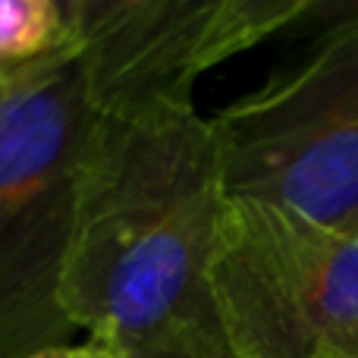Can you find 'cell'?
<instances>
[{"label":"cell","mask_w":358,"mask_h":358,"mask_svg":"<svg viewBox=\"0 0 358 358\" xmlns=\"http://www.w3.org/2000/svg\"><path fill=\"white\" fill-rule=\"evenodd\" d=\"M223 198L214 126L195 104L92 113L63 267L69 324L136 352L210 321L201 277Z\"/></svg>","instance_id":"cell-1"},{"label":"cell","mask_w":358,"mask_h":358,"mask_svg":"<svg viewBox=\"0 0 358 358\" xmlns=\"http://www.w3.org/2000/svg\"><path fill=\"white\" fill-rule=\"evenodd\" d=\"M88 126L76 50L0 94V358H29L79 334L63 308V267Z\"/></svg>","instance_id":"cell-2"},{"label":"cell","mask_w":358,"mask_h":358,"mask_svg":"<svg viewBox=\"0 0 358 358\" xmlns=\"http://www.w3.org/2000/svg\"><path fill=\"white\" fill-rule=\"evenodd\" d=\"M210 126L229 195L358 233V3H336L296 63Z\"/></svg>","instance_id":"cell-3"},{"label":"cell","mask_w":358,"mask_h":358,"mask_svg":"<svg viewBox=\"0 0 358 358\" xmlns=\"http://www.w3.org/2000/svg\"><path fill=\"white\" fill-rule=\"evenodd\" d=\"M201 296L223 358H324L358 327V233L227 192Z\"/></svg>","instance_id":"cell-4"},{"label":"cell","mask_w":358,"mask_h":358,"mask_svg":"<svg viewBox=\"0 0 358 358\" xmlns=\"http://www.w3.org/2000/svg\"><path fill=\"white\" fill-rule=\"evenodd\" d=\"M334 6L324 0H69L92 113L192 107L204 73Z\"/></svg>","instance_id":"cell-5"},{"label":"cell","mask_w":358,"mask_h":358,"mask_svg":"<svg viewBox=\"0 0 358 358\" xmlns=\"http://www.w3.org/2000/svg\"><path fill=\"white\" fill-rule=\"evenodd\" d=\"M73 50L69 0H0V85Z\"/></svg>","instance_id":"cell-6"},{"label":"cell","mask_w":358,"mask_h":358,"mask_svg":"<svg viewBox=\"0 0 358 358\" xmlns=\"http://www.w3.org/2000/svg\"><path fill=\"white\" fill-rule=\"evenodd\" d=\"M132 358H223V349L217 343L210 321H198L161 336L151 346L136 349Z\"/></svg>","instance_id":"cell-7"},{"label":"cell","mask_w":358,"mask_h":358,"mask_svg":"<svg viewBox=\"0 0 358 358\" xmlns=\"http://www.w3.org/2000/svg\"><path fill=\"white\" fill-rule=\"evenodd\" d=\"M29 358H132V352H126L123 346L110 340H98V336H85V340H69L60 346H48L41 352L29 355Z\"/></svg>","instance_id":"cell-8"},{"label":"cell","mask_w":358,"mask_h":358,"mask_svg":"<svg viewBox=\"0 0 358 358\" xmlns=\"http://www.w3.org/2000/svg\"><path fill=\"white\" fill-rule=\"evenodd\" d=\"M324 358H358V327L349 330L343 340H336L334 346L324 352Z\"/></svg>","instance_id":"cell-9"},{"label":"cell","mask_w":358,"mask_h":358,"mask_svg":"<svg viewBox=\"0 0 358 358\" xmlns=\"http://www.w3.org/2000/svg\"><path fill=\"white\" fill-rule=\"evenodd\" d=\"M3 92H6V85H0V94H3Z\"/></svg>","instance_id":"cell-10"}]
</instances>
